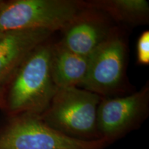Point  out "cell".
<instances>
[{
  "label": "cell",
  "mask_w": 149,
  "mask_h": 149,
  "mask_svg": "<svg viewBox=\"0 0 149 149\" xmlns=\"http://www.w3.org/2000/svg\"><path fill=\"white\" fill-rule=\"evenodd\" d=\"M52 44L48 40L35 49L3 86L7 116L41 115L47 109L57 90L50 65Z\"/></svg>",
  "instance_id": "6da1fadb"
},
{
  "label": "cell",
  "mask_w": 149,
  "mask_h": 149,
  "mask_svg": "<svg viewBox=\"0 0 149 149\" xmlns=\"http://www.w3.org/2000/svg\"><path fill=\"white\" fill-rule=\"evenodd\" d=\"M102 97L79 87L57 88L51 103L40 115L46 124L72 138L100 139L97 115Z\"/></svg>",
  "instance_id": "7a4b0ae2"
},
{
  "label": "cell",
  "mask_w": 149,
  "mask_h": 149,
  "mask_svg": "<svg viewBox=\"0 0 149 149\" xmlns=\"http://www.w3.org/2000/svg\"><path fill=\"white\" fill-rule=\"evenodd\" d=\"M84 8V1L76 0L0 1V31H62Z\"/></svg>",
  "instance_id": "3957f363"
},
{
  "label": "cell",
  "mask_w": 149,
  "mask_h": 149,
  "mask_svg": "<svg viewBox=\"0 0 149 149\" xmlns=\"http://www.w3.org/2000/svg\"><path fill=\"white\" fill-rule=\"evenodd\" d=\"M110 144L105 139L86 141L72 138L33 113L7 116L0 126V149H104Z\"/></svg>",
  "instance_id": "277c9868"
},
{
  "label": "cell",
  "mask_w": 149,
  "mask_h": 149,
  "mask_svg": "<svg viewBox=\"0 0 149 149\" xmlns=\"http://www.w3.org/2000/svg\"><path fill=\"white\" fill-rule=\"evenodd\" d=\"M127 46L120 30L113 29L109 36L88 56V70L81 87L98 95L119 92L124 84Z\"/></svg>",
  "instance_id": "5b68a950"
},
{
  "label": "cell",
  "mask_w": 149,
  "mask_h": 149,
  "mask_svg": "<svg viewBox=\"0 0 149 149\" xmlns=\"http://www.w3.org/2000/svg\"><path fill=\"white\" fill-rule=\"evenodd\" d=\"M148 113V83L128 95L102 97L97 115L99 135L111 144L140 127Z\"/></svg>",
  "instance_id": "8992f818"
},
{
  "label": "cell",
  "mask_w": 149,
  "mask_h": 149,
  "mask_svg": "<svg viewBox=\"0 0 149 149\" xmlns=\"http://www.w3.org/2000/svg\"><path fill=\"white\" fill-rule=\"evenodd\" d=\"M109 18L103 13L85 7L63 30L59 42L73 53L88 57L114 29Z\"/></svg>",
  "instance_id": "52a82bcc"
},
{
  "label": "cell",
  "mask_w": 149,
  "mask_h": 149,
  "mask_svg": "<svg viewBox=\"0 0 149 149\" xmlns=\"http://www.w3.org/2000/svg\"><path fill=\"white\" fill-rule=\"evenodd\" d=\"M53 33L46 30H15L0 38V84L3 86L35 49L47 42Z\"/></svg>",
  "instance_id": "ba28073f"
},
{
  "label": "cell",
  "mask_w": 149,
  "mask_h": 149,
  "mask_svg": "<svg viewBox=\"0 0 149 149\" xmlns=\"http://www.w3.org/2000/svg\"><path fill=\"white\" fill-rule=\"evenodd\" d=\"M50 65L56 88L81 87L86 76L88 57L73 53L58 42L52 44Z\"/></svg>",
  "instance_id": "9c48e42d"
},
{
  "label": "cell",
  "mask_w": 149,
  "mask_h": 149,
  "mask_svg": "<svg viewBox=\"0 0 149 149\" xmlns=\"http://www.w3.org/2000/svg\"><path fill=\"white\" fill-rule=\"evenodd\" d=\"M84 4L121 23L139 25L149 19V4L146 0H90L84 1Z\"/></svg>",
  "instance_id": "30bf717a"
},
{
  "label": "cell",
  "mask_w": 149,
  "mask_h": 149,
  "mask_svg": "<svg viewBox=\"0 0 149 149\" xmlns=\"http://www.w3.org/2000/svg\"><path fill=\"white\" fill-rule=\"evenodd\" d=\"M137 61L139 65L149 64V31H145L139 35L137 43Z\"/></svg>",
  "instance_id": "8fae6325"
},
{
  "label": "cell",
  "mask_w": 149,
  "mask_h": 149,
  "mask_svg": "<svg viewBox=\"0 0 149 149\" xmlns=\"http://www.w3.org/2000/svg\"><path fill=\"white\" fill-rule=\"evenodd\" d=\"M4 106V87L0 84V109L3 111Z\"/></svg>",
  "instance_id": "7c38bea8"
},
{
  "label": "cell",
  "mask_w": 149,
  "mask_h": 149,
  "mask_svg": "<svg viewBox=\"0 0 149 149\" xmlns=\"http://www.w3.org/2000/svg\"><path fill=\"white\" fill-rule=\"evenodd\" d=\"M3 33H4V32H1V31H0V38L3 36Z\"/></svg>",
  "instance_id": "4fadbf2b"
}]
</instances>
